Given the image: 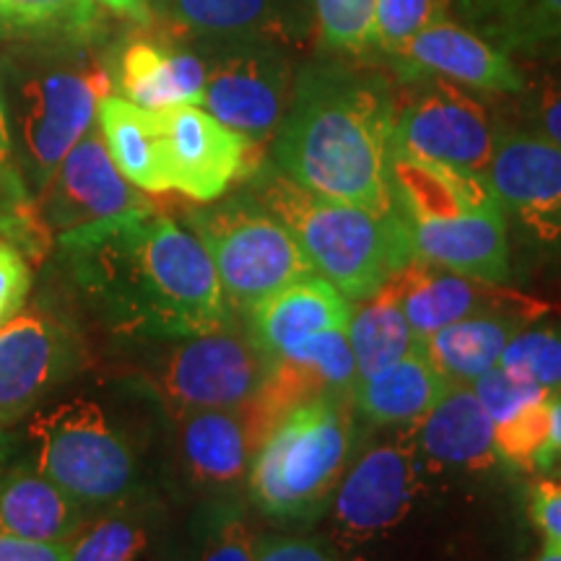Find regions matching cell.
Listing matches in <instances>:
<instances>
[{
	"label": "cell",
	"instance_id": "obj_9",
	"mask_svg": "<svg viewBox=\"0 0 561 561\" xmlns=\"http://www.w3.org/2000/svg\"><path fill=\"white\" fill-rule=\"evenodd\" d=\"M392 91V149L468 172H486L496 128L479 96L439 76Z\"/></svg>",
	"mask_w": 561,
	"mask_h": 561
},
{
	"label": "cell",
	"instance_id": "obj_2",
	"mask_svg": "<svg viewBox=\"0 0 561 561\" xmlns=\"http://www.w3.org/2000/svg\"><path fill=\"white\" fill-rule=\"evenodd\" d=\"M390 146L392 87L382 73L341 60L299 70L273 146L284 178L325 198L392 214Z\"/></svg>",
	"mask_w": 561,
	"mask_h": 561
},
{
	"label": "cell",
	"instance_id": "obj_25",
	"mask_svg": "<svg viewBox=\"0 0 561 561\" xmlns=\"http://www.w3.org/2000/svg\"><path fill=\"white\" fill-rule=\"evenodd\" d=\"M462 26L510 58L561 55V0H450Z\"/></svg>",
	"mask_w": 561,
	"mask_h": 561
},
{
	"label": "cell",
	"instance_id": "obj_51",
	"mask_svg": "<svg viewBox=\"0 0 561 561\" xmlns=\"http://www.w3.org/2000/svg\"><path fill=\"white\" fill-rule=\"evenodd\" d=\"M9 30H5V24H3V19H0V34H5Z\"/></svg>",
	"mask_w": 561,
	"mask_h": 561
},
{
	"label": "cell",
	"instance_id": "obj_43",
	"mask_svg": "<svg viewBox=\"0 0 561 561\" xmlns=\"http://www.w3.org/2000/svg\"><path fill=\"white\" fill-rule=\"evenodd\" d=\"M255 561H333L318 543L301 538H263L255 546Z\"/></svg>",
	"mask_w": 561,
	"mask_h": 561
},
{
	"label": "cell",
	"instance_id": "obj_26",
	"mask_svg": "<svg viewBox=\"0 0 561 561\" xmlns=\"http://www.w3.org/2000/svg\"><path fill=\"white\" fill-rule=\"evenodd\" d=\"M96 128L102 133L112 161L130 185L144 193L172 191L159 112L144 110L123 96L110 94L96 110Z\"/></svg>",
	"mask_w": 561,
	"mask_h": 561
},
{
	"label": "cell",
	"instance_id": "obj_5",
	"mask_svg": "<svg viewBox=\"0 0 561 561\" xmlns=\"http://www.w3.org/2000/svg\"><path fill=\"white\" fill-rule=\"evenodd\" d=\"M351 439L354 426L341 396L322 392L291 405L252 453V500L271 517L310 520L333 494Z\"/></svg>",
	"mask_w": 561,
	"mask_h": 561
},
{
	"label": "cell",
	"instance_id": "obj_8",
	"mask_svg": "<svg viewBox=\"0 0 561 561\" xmlns=\"http://www.w3.org/2000/svg\"><path fill=\"white\" fill-rule=\"evenodd\" d=\"M229 307L248 312L255 301L291 280L318 276L310 261L263 203L234 198L191 216Z\"/></svg>",
	"mask_w": 561,
	"mask_h": 561
},
{
	"label": "cell",
	"instance_id": "obj_37",
	"mask_svg": "<svg viewBox=\"0 0 561 561\" xmlns=\"http://www.w3.org/2000/svg\"><path fill=\"white\" fill-rule=\"evenodd\" d=\"M5 30L76 32L91 30L96 19L94 0H0Z\"/></svg>",
	"mask_w": 561,
	"mask_h": 561
},
{
	"label": "cell",
	"instance_id": "obj_44",
	"mask_svg": "<svg viewBox=\"0 0 561 561\" xmlns=\"http://www.w3.org/2000/svg\"><path fill=\"white\" fill-rule=\"evenodd\" d=\"M0 561H68V543H42L0 536Z\"/></svg>",
	"mask_w": 561,
	"mask_h": 561
},
{
	"label": "cell",
	"instance_id": "obj_21",
	"mask_svg": "<svg viewBox=\"0 0 561 561\" xmlns=\"http://www.w3.org/2000/svg\"><path fill=\"white\" fill-rule=\"evenodd\" d=\"M351 312V301L331 280L307 276L255 301L248 318L252 341L273 359L310 335L346 331Z\"/></svg>",
	"mask_w": 561,
	"mask_h": 561
},
{
	"label": "cell",
	"instance_id": "obj_16",
	"mask_svg": "<svg viewBox=\"0 0 561 561\" xmlns=\"http://www.w3.org/2000/svg\"><path fill=\"white\" fill-rule=\"evenodd\" d=\"M172 37L193 47L273 42L299 47L310 32L312 0H159Z\"/></svg>",
	"mask_w": 561,
	"mask_h": 561
},
{
	"label": "cell",
	"instance_id": "obj_11",
	"mask_svg": "<svg viewBox=\"0 0 561 561\" xmlns=\"http://www.w3.org/2000/svg\"><path fill=\"white\" fill-rule=\"evenodd\" d=\"M273 359L255 341L229 328L182 339L159 367L161 396L178 413L201 409H244L261 396Z\"/></svg>",
	"mask_w": 561,
	"mask_h": 561
},
{
	"label": "cell",
	"instance_id": "obj_27",
	"mask_svg": "<svg viewBox=\"0 0 561 561\" xmlns=\"http://www.w3.org/2000/svg\"><path fill=\"white\" fill-rule=\"evenodd\" d=\"M447 388H450V380H445L426 359L424 348L416 346L377 375L356 380L351 401L371 424L413 426L432 411V405L445 396Z\"/></svg>",
	"mask_w": 561,
	"mask_h": 561
},
{
	"label": "cell",
	"instance_id": "obj_4",
	"mask_svg": "<svg viewBox=\"0 0 561 561\" xmlns=\"http://www.w3.org/2000/svg\"><path fill=\"white\" fill-rule=\"evenodd\" d=\"M261 203L284 221L320 278L331 280L348 301L375 297L413 257L398 214H375L354 203L325 198L273 174L261 187Z\"/></svg>",
	"mask_w": 561,
	"mask_h": 561
},
{
	"label": "cell",
	"instance_id": "obj_34",
	"mask_svg": "<svg viewBox=\"0 0 561 561\" xmlns=\"http://www.w3.org/2000/svg\"><path fill=\"white\" fill-rule=\"evenodd\" d=\"M273 359H284L310 369L318 377L322 390L333 392V396H343V392L351 396L356 385V362L346 331L310 335V339L294 343L291 348L273 356Z\"/></svg>",
	"mask_w": 561,
	"mask_h": 561
},
{
	"label": "cell",
	"instance_id": "obj_23",
	"mask_svg": "<svg viewBox=\"0 0 561 561\" xmlns=\"http://www.w3.org/2000/svg\"><path fill=\"white\" fill-rule=\"evenodd\" d=\"M411 445L419 460L445 468H481L496 460L494 421L471 385L450 382L426 416L413 424Z\"/></svg>",
	"mask_w": 561,
	"mask_h": 561
},
{
	"label": "cell",
	"instance_id": "obj_1",
	"mask_svg": "<svg viewBox=\"0 0 561 561\" xmlns=\"http://www.w3.org/2000/svg\"><path fill=\"white\" fill-rule=\"evenodd\" d=\"M58 242L81 297L112 333L182 341L229 328V301L206 248L153 206Z\"/></svg>",
	"mask_w": 561,
	"mask_h": 561
},
{
	"label": "cell",
	"instance_id": "obj_10",
	"mask_svg": "<svg viewBox=\"0 0 561 561\" xmlns=\"http://www.w3.org/2000/svg\"><path fill=\"white\" fill-rule=\"evenodd\" d=\"M206 60L201 107L252 144L271 138L289 110L294 81L289 47L229 42L198 47Z\"/></svg>",
	"mask_w": 561,
	"mask_h": 561
},
{
	"label": "cell",
	"instance_id": "obj_40",
	"mask_svg": "<svg viewBox=\"0 0 561 561\" xmlns=\"http://www.w3.org/2000/svg\"><path fill=\"white\" fill-rule=\"evenodd\" d=\"M32 291V268L16 244L0 237V328L26 307Z\"/></svg>",
	"mask_w": 561,
	"mask_h": 561
},
{
	"label": "cell",
	"instance_id": "obj_32",
	"mask_svg": "<svg viewBox=\"0 0 561 561\" xmlns=\"http://www.w3.org/2000/svg\"><path fill=\"white\" fill-rule=\"evenodd\" d=\"M375 9L377 0H312L322 47L348 58L377 50Z\"/></svg>",
	"mask_w": 561,
	"mask_h": 561
},
{
	"label": "cell",
	"instance_id": "obj_35",
	"mask_svg": "<svg viewBox=\"0 0 561 561\" xmlns=\"http://www.w3.org/2000/svg\"><path fill=\"white\" fill-rule=\"evenodd\" d=\"M500 367L517 380L538 385L557 396L561 392V331L533 328L523 331L502 351Z\"/></svg>",
	"mask_w": 561,
	"mask_h": 561
},
{
	"label": "cell",
	"instance_id": "obj_45",
	"mask_svg": "<svg viewBox=\"0 0 561 561\" xmlns=\"http://www.w3.org/2000/svg\"><path fill=\"white\" fill-rule=\"evenodd\" d=\"M94 3H102L104 9L121 13V16L136 21V24H151L153 21L151 0H94Z\"/></svg>",
	"mask_w": 561,
	"mask_h": 561
},
{
	"label": "cell",
	"instance_id": "obj_28",
	"mask_svg": "<svg viewBox=\"0 0 561 561\" xmlns=\"http://www.w3.org/2000/svg\"><path fill=\"white\" fill-rule=\"evenodd\" d=\"M536 320L528 312H483L439 328L421 343L426 359L445 380L471 385L476 377L500 364L502 351Z\"/></svg>",
	"mask_w": 561,
	"mask_h": 561
},
{
	"label": "cell",
	"instance_id": "obj_29",
	"mask_svg": "<svg viewBox=\"0 0 561 561\" xmlns=\"http://www.w3.org/2000/svg\"><path fill=\"white\" fill-rule=\"evenodd\" d=\"M346 333L351 351H354L356 380L377 375L392 362L403 359L409 351L421 346L401 307L382 291L364 299L359 310L351 312Z\"/></svg>",
	"mask_w": 561,
	"mask_h": 561
},
{
	"label": "cell",
	"instance_id": "obj_7",
	"mask_svg": "<svg viewBox=\"0 0 561 561\" xmlns=\"http://www.w3.org/2000/svg\"><path fill=\"white\" fill-rule=\"evenodd\" d=\"M26 424L30 466L83 510L117 507L136 489V455L100 403L70 398Z\"/></svg>",
	"mask_w": 561,
	"mask_h": 561
},
{
	"label": "cell",
	"instance_id": "obj_24",
	"mask_svg": "<svg viewBox=\"0 0 561 561\" xmlns=\"http://www.w3.org/2000/svg\"><path fill=\"white\" fill-rule=\"evenodd\" d=\"M87 510L30 462L0 471V536L42 543H68Z\"/></svg>",
	"mask_w": 561,
	"mask_h": 561
},
{
	"label": "cell",
	"instance_id": "obj_39",
	"mask_svg": "<svg viewBox=\"0 0 561 561\" xmlns=\"http://www.w3.org/2000/svg\"><path fill=\"white\" fill-rule=\"evenodd\" d=\"M471 388L494 424H502V421L512 419L515 413H520L525 405L538 403L543 401V398L553 396V392L538 388V385L523 382L517 380V377L507 375L500 364H494V367L476 377Z\"/></svg>",
	"mask_w": 561,
	"mask_h": 561
},
{
	"label": "cell",
	"instance_id": "obj_18",
	"mask_svg": "<svg viewBox=\"0 0 561 561\" xmlns=\"http://www.w3.org/2000/svg\"><path fill=\"white\" fill-rule=\"evenodd\" d=\"M401 307L411 331L424 343L439 328L483 312H543V305H533L520 294L502 291L496 284L460 276L439 265L413 257L380 289Z\"/></svg>",
	"mask_w": 561,
	"mask_h": 561
},
{
	"label": "cell",
	"instance_id": "obj_30",
	"mask_svg": "<svg viewBox=\"0 0 561 561\" xmlns=\"http://www.w3.org/2000/svg\"><path fill=\"white\" fill-rule=\"evenodd\" d=\"M149 551V520L125 507L83 523L68 541V561H146Z\"/></svg>",
	"mask_w": 561,
	"mask_h": 561
},
{
	"label": "cell",
	"instance_id": "obj_12",
	"mask_svg": "<svg viewBox=\"0 0 561 561\" xmlns=\"http://www.w3.org/2000/svg\"><path fill=\"white\" fill-rule=\"evenodd\" d=\"M79 367V341L53 312L21 310L0 328V426L30 419Z\"/></svg>",
	"mask_w": 561,
	"mask_h": 561
},
{
	"label": "cell",
	"instance_id": "obj_42",
	"mask_svg": "<svg viewBox=\"0 0 561 561\" xmlns=\"http://www.w3.org/2000/svg\"><path fill=\"white\" fill-rule=\"evenodd\" d=\"M530 517L543 533L546 546L561 549V481L543 479L530 489Z\"/></svg>",
	"mask_w": 561,
	"mask_h": 561
},
{
	"label": "cell",
	"instance_id": "obj_15",
	"mask_svg": "<svg viewBox=\"0 0 561 561\" xmlns=\"http://www.w3.org/2000/svg\"><path fill=\"white\" fill-rule=\"evenodd\" d=\"M483 174L530 240L561 248V146L530 130H496Z\"/></svg>",
	"mask_w": 561,
	"mask_h": 561
},
{
	"label": "cell",
	"instance_id": "obj_3",
	"mask_svg": "<svg viewBox=\"0 0 561 561\" xmlns=\"http://www.w3.org/2000/svg\"><path fill=\"white\" fill-rule=\"evenodd\" d=\"M390 185L413 255L483 284L510 278L507 219L486 174L390 146Z\"/></svg>",
	"mask_w": 561,
	"mask_h": 561
},
{
	"label": "cell",
	"instance_id": "obj_48",
	"mask_svg": "<svg viewBox=\"0 0 561 561\" xmlns=\"http://www.w3.org/2000/svg\"><path fill=\"white\" fill-rule=\"evenodd\" d=\"M536 561H561V549H557V546H546L543 553Z\"/></svg>",
	"mask_w": 561,
	"mask_h": 561
},
{
	"label": "cell",
	"instance_id": "obj_33",
	"mask_svg": "<svg viewBox=\"0 0 561 561\" xmlns=\"http://www.w3.org/2000/svg\"><path fill=\"white\" fill-rule=\"evenodd\" d=\"M551 398L525 405L520 413L494 424V455L523 471H538L551 439Z\"/></svg>",
	"mask_w": 561,
	"mask_h": 561
},
{
	"label": "cell",
	"instance_id": "obj_6",
	"mask_svg": "<svg viewBox=\"0 0 561 561\" xmlns=\"http://www.w3.org/2000/svg\"><path fill=\"white\" fill-rule=\"evenodd\" d=\"M112 76L87 53L26 68L5 94L19 170L32 195L53 180L60 161L94 128L96 110L110 96Z\"/></svg>",
	"mask_w": 561,
	"mask_h": 561
},
{
	"label": "cell",
	"instance_id": "obj_19",
	"mask_svg": "<svg viewBox=\"0 0 561 561\" xmlns=\"http://www.w3.org/2000/svg\"><path fill=\"white\" fill-rule=\"evenodd\" d=\"M419 455L411 439L371 447L351 468L335 496V520L356 538L375 536L398 525L419 486Z\"/></svg>",
	"mask_w": 561,
	"mask_h": 561
},
{
	"label": "cell",
	"instance_id": "obj_14",
	"mask_svg": "<svg viewBox=\"0 0 561 561\" xmlns=\"http://www.w3.org/2000/svg\"><path fill=\"white\" fill-rule=\"evenodd\" d=\"M159 123L170 185L185 198L219 201L255 167V144L227 128L198 104L159 110Z\"/></svg>",
	"mask_w": 561,
	"mask_h": 561
},
{
	"label": "cell",
	"instance_id": "obj_22",
	"mask_svg": "<svg viewBox=\"0 0 561 561\" xmlns=\"http://www.w3.org/2000/svg\"><path fill=\"white\" fill-rule=\"evenodd\" d=\"M252 439H257V432L250 421L248 405L180 413V455L198 486H237L250 471L255 453Z\"/></svg>",
	"mask_w": 561,
	"mask_h": 561
},
{
	"label": "cell",
	"instance_id": "obj_36",
	"mask_svg": "<svg viewBox=\"0 0 561 561\" xmlns=\"http://www.w3.org/2000/svg\"><path fill=\"white\" fill-rule=\"evenodd\" d=\"M520 100L523 121L536 136L561 146V55L533 60L530 73H523Z\"/></svg>",
	"mask_w": 561,
	"mask_h": 561
},
{
	"label": "cell",
	"instance_id": "obj_50",
	"mask_svg": "<svg viewBox=\"0 0 561 561\" xmlns=\"http://www.w3.org/2000/svg\"><path fill=\"white\" fill-rule=\"evenodd\" d=\"M0 237H3V240H9V231H5L3 224H0ZM9 242H11V240H9Z\"/></svg>",
	"mask_w": 561,
	"mask_h": 561
},
{
	"label": "cell",
	"instance_id": "obj_41",
	"mask_svg": "<svg viewBox=\"0 0 561 561\" xmlns=\"http://www.w3.org/2000/svg\"><path fill=\"white\" fill-rule=\"evenodd\" d=\"M198 561H255V543L242 517H221L210 528Z\"/></svg>",
	"mask_w": 561,
	"mask_h": 561
},
{
	"label": "cell",
	"instance_id": "obj_17",
	"mask_svg": "<svg viewBox=\"0 0 561 561\" xmlns=\"http://www.w3.org/2000/svg\"><path fill=\"white\" fill-rule=\"evenodd\" d=\"M388 60L398 81L413 76H439L466 89L512 96L520 94L525 83L515 58L468 26L455 24L450 13L419 30Z\"/></svg>",
	"mask_w": 561,
	"mask_h": 561
},
{
	"label": "cell",
	"instance_id": "obj_13",
	"mask_svg": "<svg viewBox=\"0 0 561 561\" xmlns=\"http://www.w3.org/2000/svg\"><path fill=\"white\" fill-rule=\"evenodd\" d=\"M39 201L47 227L58 237L151 208L146 195L115 167L96 123L60 161Z\"/></svg>",
	"mask_w": 561,
	"mask_h": 561
},
{
	"label": "cell",
	"instance_id": "obj_49",
	"mask_svg": "<svg viewBox=\"0 0 561 561\" xmlns=\"http://www.w3.org/2000/svg\"><path fill=\"white\" fill-rule=\"evenodd\" d=\"M546 479H553V481H561V458H557V460H551V466L546 468Z\"/></svg>",
	"mask_w": 561,
	"mask_h": 561
},
{
	"label": "cell",
	"instance_id": "obj_46",
	"mask_svg": "<svg viewBox=\"0 0 561 561\" xmlns=\"http://www.w3.org/2000/svg\"><path fill=\"white\" fill-rule=\"evenodd\" d=\"M561 458V392H557L551 401V439H549V450H546L541 468L538 471H546L551 466V460Z\"/></svg>",
	"mask_w": 561,
	"mask_h": 561
},
{
	"label": "cell",
	"instance_id": "obj_47",
	"mask_svg": "<svg viewBox=\"0 0 561 561\" xmlns=\"http://www.w3.org/2000/svg\"><path fill=\"white\" fill-rule=\"evenodd\" d=\"M9 455H11V439L3 426H0V471H3L5 462H9Z\"/></svg>",
	"mask_w": 561,
	"mask_h": 561
},
{
	"label": "cell",
	"instance_id": "obj_31",
	"mask_svg": "<svg viewBox=\"0 0 561 561\" xmlns=\"http://www.w3.org/2000/svg\"><path fill=\"white\" fill-rule=\"evenodd\" d=\"M0 224L9 231V240L21 248H39L42 227L34 216V201L19 170L13 151L9 110L0 87Z\"/></svg>",
	"mask_w": 561,
	"mask_h": 561
},
{
	"label": "cell",
	"instance_id": "obj_38",
	"mask_svg": "<svg viewBox=\"0 0 561 561\" xmlns=\"http://www.w3.org/2000/svg\"><path fill=\"white\" fill-rule=\"evenodd\" d=\"M439 16H447L445 0H377V53L390 58L413 34Z\"/></svg>",
	"mask_w": 561,
	"mask_h": 561
},
{
	"label": "cell",
	"instance_id": "obj_20",
	"mask_svg": "<svg viewBox=\"0 0 561 561\" xmlns=\"http://www.w3.org/2000/svg\"><path fill=\"white\" fill-rule=\"evenodd\" d=\"M178 39V37H174ZM123 100L144 110H170L198 104L206 87V60L191 42H172L170 32L159 39L140 37L125 47L115 76Z\"/></svg>",
	"mask_w": 561,
	"mask_h": 561
}]
</instances>
